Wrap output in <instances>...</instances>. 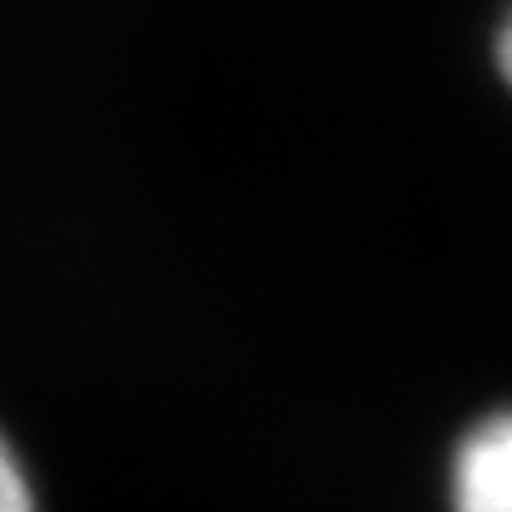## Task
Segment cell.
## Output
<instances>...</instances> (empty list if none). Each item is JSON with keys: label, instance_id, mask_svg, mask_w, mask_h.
Listing matches in <instances>:
<instances>
[{"label": "cell", "instance_id": "1", "mask_svg": "<svg viewBox=\"0 0 512 512\" xmlns=\"http://www.w3.org/2000/svg\"><path fill=\"white\" fill-rule=\"evenodd\" d=\"M453 512H512V408L483 418L453 453Z\"/></svg>", "mask_w": 512, "mask_h": 512}, {"label": "cell", "instance_id": "2", "mask_svg": "<svg viewBox=\"0 0 512 512\" xmlns=\"http://www.w3.org/2000/svg\"><path fill=\"white\" fill-rule=\"evenodd\" d=\"M0 512H35V488L25 478V463L0 433Z\"/></svg>", "mask_w": 512, "mask_h": 512}, {"label": "cell", "instance_id": "3", "mask_svg": "<svg viewBox=\"0 0 512 512\" xmlns=\"http://www.w3.org/2000/svg\"><path fill=\"white\" fill-rule=\"evenodd\" d=\"M498 70H503V80H508V90H512V15L503 20V30H498Z\"/></svg>", "mask_w": 512, "mask_h": 512}]
</instances>
